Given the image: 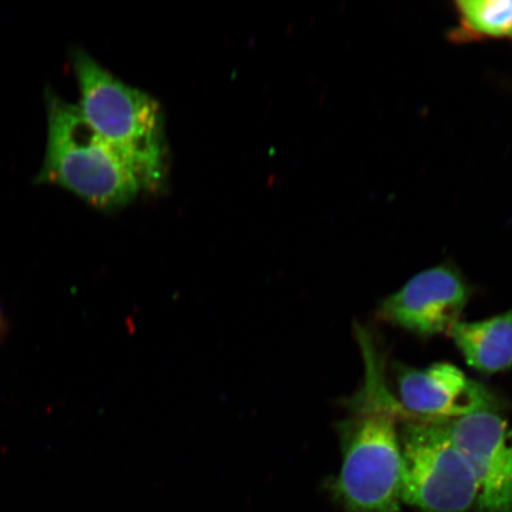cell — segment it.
<instances>
[{"instance_id": "1", "label": "cell", "mask_w": 512, "mask_h": 512, "mask_svg": "<svg viewBox=\"0 0 512 512\" xmlns=\"http://www.w3.org/2000/svg\"><path fill=\"white\" fill-rule=\"evenodd\" d=\"M363 350L366 381L351 402L349 416L337 426L343 459L331 491L347 512H400L398 422L401 416L414 418L388 392L373 345L367 343Z\"/></svg>"}, {"instance_id": "2", "label": "cell", "mask_w": 512, "mask_h": 512, "mask_svg": "<svg viewBox=\"0 0 512 512\" xmlns=\"http://www.w3.org/2000/svg\"><path fill=\"white\" fill-rule=\"evenodd\" d=\"M70 57L83 118L124 160L140 189L162 190L168 181L169 151L158 102L119 80L87 51L74 49Z\"/></svg>"}, {"instance_id": "3", "label": "cell", "mask_w": 512, "mask_h": 512, "mask_svg": "<svg viewBox=\"0 0 512 512\" xmlns=\"http://www.w3.org/2000/svg\"><path fill=\"white\" fill-rule=\"evenodd\" d=\"M47 145L36 181L73 192L96 209L114 211L136 200V176L81 114L78 105L46 94Z\"/></svg>"}, {"instance_id": "4", "label": "cell", "mask_w": 512, "mask_h": 512, "mask_svg": "<svg viewBox=\"0 0 512 512\" xmlns=\"http://www.w3.org/2000/svg\"><path fill=\"white\" fill-rule=\"evenodd\" d=\"M401 502L422 512H466L478 484L445 421L408 420L399 431Z\"/></svg>"}, {"instance_id": "5", "label": "cell", "mask_w": 512, "mask_h": 512, "mask_svg": "<svg viewBox=\"0 0 512 512\" xmlns=\"http://www.w3.org/2000/svg\"><path fill=\"white\" fill-rule=\"evenodd\" d=\"M471 287L456 267L439 265L408 280L383 299L379 317L419 336L450 332L471 297Z\"/></svg>"}, {"instance_id": "6", "label": "cell", "mask_w": 512, "mask_h": 512, "mask_svg": "<svg viewBox=\"0 0 512 512\" xmlns=\"http://www.w3.org/2000/svg\"><path fill=\"white\" fill-rule=\"evenodd\" d=\"M478 484V512H512V427L497 412L445 421Z\"/></svg>"}, {"instance_id": "7", "label": "cell", "mask_w": 512, "mask_h": 512, "mask_svg": "<svg viewBox=\"0 0 512 512\" xmlns=\"http://www.w3.org/2000/svg\"><path fill=\"white\" fill-rule=\"evenodd\" d=\"M396 380L400 405L416 420L451 421L498 411L495 394L450 363H435L425 369L403 367Z\"/></svg>"}, {"instance_id": "8", "label": "cell", "mask_w": 512, "mask_h": 512, "mask_svg": "<svg viewBox=\"0 0 512 512\" xmlns=\"http://www.w3.org/2000/svg\"><path fill=\"white\" fill-rule=\"evenodd\" d=\"M467 364L483 374L512 367V309L478 322H459L448 332Z\"/></svg>"}, {"instance_id": "9", "label": "cell", "mask_w": 512, "mask_h": 512, "mask_svg": "<svg viewBox=\"0 0 512 512\" xmlns=\"http://www.w3.org/2000/svg\"><path fill=\"white\" fill-rule=\"evenodd\" d=\"M454 43L512 40V0H457Z\"/></svg>"}]
</instances>
